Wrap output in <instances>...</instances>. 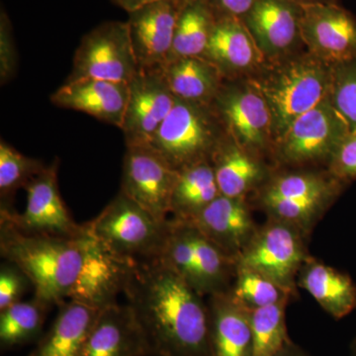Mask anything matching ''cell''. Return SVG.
Segmentation results:
<instances>
[{
	"label": "cell",
	"instance_id": "6da1fadb",
	"mask_svg": "<svg viewBox=\"0 0 356 356\" xmlns=\"http://www.w3.org/2000/svg\"><path fill=\"white\" fill-rule=\"evenodd\" d=\"M124 294L147 356H210L207 302L161 257L136 262Z\"/></svg>",
	"mask_w": 356,
	"mask_h": 356
},
{
	"label": "cell",
	"instance_id": "7a4b0ae2",
	"mask_svg": "<svg viewBox=\"0 0 356 356\" xmlns=\"http://www.w3.org/2000/svg\"><path fill=\"white\" fill-rule=\"evenodd\" d=\"M86 238V228L72 238L25 233L0 211L1 257L19 267L34 288V297L51 307L70 299L83 268Z\"/></svg>",
	"mask_w": 356,
	"mask_h": 356
},
{
	"label": "cell",
	"instance_id": "3957f363",
	"mask_svg": "<svg viewBox=\"0 0 356 356\" xmlns=\"http://www.w3.org/2000/svg\"><path fill=\"white\" fill-rule=\"evenodd\" d=\"M248 79L268 105L275 144L293 122L329 96L332 65L305 50L280 60H266Z\"/></svg>",
	"mask_w": 356,
	"mask_h": 356
},
{
	"label": "cell",
	"instance_id": "277c9868",
	"mask_svg": "<svg viewBox=\"0 0 356 356\" xmlns=\"http://www.w3.org/2000/svg\"><path fill=\"white\" fill-rule=\"evenodd\" d=\"M348 184L324 172H273L257 189L255 203L267 218L286 222L309 238Z\"/></svg>",
	"mask_w": 356,
	"mask_h": 356
},
{
	"label": "cell",
	"instance_id": "5b68a950",
	"mask_svg": "<svg viewBox=\"0 0 356 356\" xmlns=\"http://www.w3.org/2000/svg\"><path fill=\"white\" fill-rule=\"evenodd\" d=\"M86 227L96 241L113 254L140 262L161 257L170 231V219H156L120 191Z\"/></svg>",
	"mask_w": 356,
	"mask_h": 356
},
{
	"label": "cell",
	"instance_id": "8992f818",
	"mask_svg": "<svg viewBox=\"0 0 356 356\" xmlns=\"http://www.w3.org/2000/svg\"><path fill=\"white\" fill-rule=\"evenodd\" d=\"M213 104L177 99L175 106L149 143L173 170L209 161L227 135Z\"/></svg>",
	"mask_w": 356,
	"mask_h": 356
},
{
	"label": "cell",
	"instance_id": "52a82bcc",
	"mask_svg": "<svg viewBox=\"0 0 356 356\" xmlns=\"http://www.w3.org/2000/svg\"><path fill=\"white\" fill-rule=\"evenodd\" d=\"M161 259L202 296L228 291L236 262L191 222L172 218Z\"/></svg>",
	"mask_w": 356,
	"mask_h": 356
},
{
	"label": "cell",
	"instance_id": "ba28073f",
	"mask_svg": "<svg viewBox=\"0 0 356 356\" xmlns=\"http://www.w3.org/2000/svg\"><path fill=\"white\" fill-rule=\"evenodd\" d=\"M350 131V126L327 96L293 122L274 144L273 159L278 165L287 168L327 166Z\"/></svg>",
	"mask_w": 356,
	"mask_h": 356
},
{
	"label": "cell",
	"instance_id": "9c48e42d",
	"mask_svg": "<svg viewBox=\"0 0 356 356\" xmlns=\"http://www.w3.org/2000/svg\"><path fill=\"white\" fill-rule=\"evenodd\" d=\"M307 238L291 225L267 218L236 266L262 274L297 298L299 273L311 257Z\"/></svg>",
	"mask_w": 356,
	"mask_h": 356
},
{
	"label": "cell",
	"instance_id": "30bf717a",
	"mask_svg": "<svg viewBox=\"0 0 356 356\" xmlns=\"http://www.w3.org/2000/svg\"><path fill=\"white\" fill-rule=\"evenodd\" d=\"M213 106L227 132L261 158L273 154V118L261 91L248 79L225 81Z\"/></svg>",
	"mask_w": 356,
	"mask_h": 356
},
{
	"label": "cell",
	"instance_id": "8fae6325",
	"mask_svg": "<svg viewBox=\"0 0 356 356\" xmlns=\"http://www.w3.org/2000/svg\"><path fill=\"white\" fill-rule=\"evenodd\" d=\"M138 70L127 21H108L84 35L65 83L95 79L130 83Z\"/></svg>",
	"mask_w": 356,
	"mask_h": 356
},
{
	"label": "cell",
	"instance_id": "7c38bea8",
	"mask_svg": "<svg viewBox=\"0 0 356 356\" xmlns=\"http://www.w3.org/2000/svg\"><path fill=\"white\" fill-rule=\"evenodd\" d=\"M177 177L149 145L126 146L120 191L161 221L168 220Z\"/></svg>",
	"mask_w": 356,
	"mask_h": 356
},
{
	"label": "cell",
	"instance_id": "4fadbf2b",
	"mask_svg": "<svg viewBox=\"0 0 356 356\" xmlns=\"http://www.w3.org/2000/svg\"><path fill=\"white\" fill-rule=\"evenodd\" d=\"M58 161L26 185L27 203L24 212L1 208L17 228L34 235L77 238L86 231L84 225L76 224L65 207L58 184Z\"/></svg>",
	"mask_w": 356,
	"mask_h": 356
},
{
	"label": "cell",
	"instance_id": "5bb4252c",
	"mask_svg": "<svg viewBox=\"0 0 356 356\" xmlns=\"http://www.w3.org/2000/svg\"><path fill=\"white\" fill-rule=\"evenodd\" d=\"M306 50L330 65L356 60V17L339 3L303 6Z\"/></svg>",
	"mask_w": 356,
	"mask_h": 356
},
{
	"label": "cell",
	"instance_id": "9a60e30c",
	"mask_svg": "<svg viewBox=\"0 0 356 356\" xmlns=\"http://www.w3.org/2000/svg\"><path fill=\"white\" fill-rule=\"evenodd\" d=\"M130 93L121 130L126 146L147 145L175 106L161 69H139L129 83Z\"/></svg>",
	"mask_w": 356,
	"mask_h": 356
},
{
	"label": "cell",
	"instance_id": "2e32d148",
	"mask_svg": "<svg viewBox=\"0 0 356 356\" xmlns=\"http://www.w3.org/2000/svg\"><path fill=\"white\" fill-rule=\"evenodd\" d=\"M135 264L113 254L86 229L83 266L69 300L98 311L118 304Z\"/></svg>",
	"mask_w": 356,
	"mask_h": 356
},
{
	"label": "cell",
	"instance_id": "e0dca14e",
	"mask_svg": "<svg viewBox=\"0 0 356 356\" xmlns=\"http://www.w3.org/2000/svg\"><path fill=\"white\" fill-rule=\"evenodd\" d=\"M303 6L294 0H257L243 18L266 60L305 51L302 38Z\"/></svg>",
	"mask_w": 356,
	"mask_h": 356
},
{
	"label": "cell",
	"instance_id": "ac0fdd59",
	"mask_svg": "<svg viewBox=\"0 0 356 356\" xmlns=\"http://www.w3.org/2000/svg\"><path fill=\"white\" fill-rule=\"evenodd\" d=\"M181 6L159 0L129 13V34L139 69H161L170 60Z\"/></svg>",
	"mask_w": 356,
	"mask_h": 356
},
{
	"label": "cell",
	"instance_id": "d6986e66",
	"mask_svg": "<svg viewBox=\"0 0 356 356\" xmlns=\"http://www.w3.org/2000/svg\"><path fill=\"white\" fill-rule=\"evenodd\" d=\"M184 221L195 225L236 264L259 228L248 199L222 195L218 196L195 217Z\"/></svg>",
	"mask_w": 356,
	"mask_h": 356
},
{
	"label": "cell",
	"instance_id": "ffe728a7",
	"mask_svg": "<svg viewBox=\"0 0 356 356\" xmlns=\"http://www.w3.org/2000/svg\"><path fill=\"white\" fill-rule=\"evenodd\" d=\"M202 58L219 70L225 81L248 79L266 63L247 26L236 17H217Z\"/></svg>",
	"mask_w": 356,
	"mask_h": 356
},
{
	"label": "cell",
	"instance_id": "44dd1931",
	"mask_svg": "<svg viewBox=\"0 0 356 356\" xmlns=\"http://www.w3.org/2000/svg\"><path fill=\"white\" fill-rule=\"evenodd\" d=\"M129 83L86 79L65 83L51 96L60 108L76 110L122 127L129 100Z\"/></svg>",
	"mask_w": 356,
	"mask_h": 356
},
{
	"label": "cell",
	"instance_id": "7402d4cb",
	"mask_svg": "<svg viewBox=\"0 0 356 356\" xmlns=\"http://www.w3.org/2000/svg\"><path fill=\"white\" fill-rule=\"evenodd\" d=\"M210 163L221 195L247 199L273 175L264 158L240 146L229 134L225 136Z\"/></svg>",
	"mask_w": 356,
	"mask_h": 356
},
{
	"label": "cell",
	"instance_id": "603a6c76",
	"mask_svg": "<svg viewBox=\"0 0 356 356\" xmlns=\"http://www.w3.org/2000/svg\"><path fill=\"white\" fill-rule=\"evenodd\" d=\"M210 356H252V311L238 303L228 291L211 295Z\"/></svg>",
	"mask_w": 356,
	"mask_h": 356
},
{
	"label": "cell",
	"instance_id": "cb8c5ba5",
	"mask_svg": "<svg viewBox=\"0 0 356 356\" xmlns=\"http://www.w3.org/2000/svg\"><path fill=\"white\" fill-rule=\"evenodd\" d=\"M81 356H147L144 337L128 304L99 312Z\"/></svg>",
	"mask_w": 356,
	"mask_h": 356
},
{
	"label": "cell",
	"instance_id": "d4e9b609",
	"mask_svg": "<svg viewBox=\"0 0 356 356\" xmlns=\"http://www.w3.org/2000/svg\"><path fill=\"white\" fill-rule=\"evenodd\" d=\"M297 284L334 320H341L356 309V284L353 278L312 255L302 266Z\"/></svg>",
	"mask_w": 356,
	"mask_h": 356
},
{
	"label": "cell",
	"instance_id": "484cf974",
	"mask_svg": "<svg viewBox=\"0 0 356 356\" xmlns=\"http://www.w3.org/2000/svg\"><path fill=\"white\" fill-rule=\"evenodd\" d=\"M99 312L72 300L60 304L50 329L29 356H81Z\"/></svg>",
	"mask_w": 356,
	"mask_h": 356
},
{
	"label": "cell",
	"instance_id": "4316f807",
	"mask_svg": "<svg viewBox=\"0 0 356 356\" xmlns=\"http://www.w3.org/2000/svg\"><path fill=\"white\" fill-rule=\"evenodd\" d=\"M161 72L177 99L213 104L225 79L203 58H177L168 60Z\"/></svg>",
	"mask_w": 356,
	"mask_h": 356
},
{
	"label": "cell",
	"instance_id": "83f0119b",
	"mask_svg": "<svg viewBox=\"0 0 356 356\" xmlns=\"http://www.w3.org/2000/svg\"><path fill=\"white\" fill-rule=\"evenodd\" d=\"M221 195L209 161L178 172L173 189L170 214L178 220H191Z\"/></svg>",
	"mask_w": 356,
	"mask_h": 356
},
{
	"label": "cell",
	"instance_id": "f1b7e54d",
	"mask_svg": "<svg viewBox=\"0 0 356 356\" xmlns=\"http://www.w3.org/2000/svg\"><path fill=\"white\" fill-rule=\"evenodd\" d=\"M216 20V15L207 1L194 2L182 7L175 27L170 60L202 58Z\"/></svg>",
	"mask_w": 356,
	"mask_h": 356
},
{
	"label": "cell",
	"instance_id": "f546056e",
	"mask_svg": "<svg viewBox=\"0 0 356 356\" xmlns=\"http://www.w3.org/2000/svg\"><path fill=\"white\" fill-rule=\"evenodd\" d=\"M51 306L36 297L27 302H18L0 311V348L11 350L43 336L47 313Z\"/></svg>",
	"mask_w": 356,
	"mask_h": 356
},
{
	"label": "cell",
	"instance_id": "4dcf8cb0",
	"mask_svg": "<svg viewBox=\"0 0 356 356\" xmlns=\"http://www.w3.org/2000/svg\"><path fill=\"white\" fill-rule=\"evenodd\" d=\"M291 300L252 312V356H274L291 343L287 332L286 308Z\"/></svg>",
	"mask_w": 356,
	"mask_h": 356
},
{
	"label": "cell",
	"instance_id": "1f68e13d",
	"mask_svg": "<svg viewBox=\"0 0 356 356\" xmlns=\"http://www.w3.org/2000/svg\"><path fill=\"white\" fill-rule=\"evenodd\" d=\"M229 292L238 303L252 312L293 299L291 294L273 280L247 267L238 266H236Z\"/></svg>",
	"mask_w": 356,
	"mask_h": 356
},
{
	"label": "cell",
	"instance_id": "d6a6232c",
	"mask_svg": "<svg viewBox=\"0 0 356 356\" xmlns=\"http://www.w3.org/2000/svg\"><path fill=\"white\" fill-rule=\"evenodd\" d=\"M46 165L36 159L28 158L15 147L0 143V197L1 208L13 209L11 199L18 189L26 185L43 172Z\"/></svg>",
	"mask_w": 356,
	"mask_h": 356
},
{
	"label": "cell",
	"instance_id": "836d02e7",
	"mask_svg": "<svg viewBox=\"0 0 356 356\" xmlns=\"http://www.w3.org/2000/svg\"><path fill=\"white\" fill-rule=\"evenodd\" d=\"M329 96L350 130H356V60L332 65Z\"/></svg>",
	"mask_w": 356,
	"mask_h": 356
},
{
	"label": "cell",
	"instance_id": "e575fe53",
	"mask_svg": "<svg viewBox=\"0 0 356 356\" xmlns=\"http://www.w3.org/2000/svg\"><path fill=\"white\" fill-rule=\"evenodd\" d=\"M327 170L346 184L356 179V130H350L344 137L327 163Z\"/></svg>",
	"mask_w": 356,
	"mask_h": 356
},
{
	"label": "cell",
	"instance_id": "d590c367",
	"mask_svg": "<svg viewBox=\"0 0 356 356\" xmlns=\"http://www.w3.org/2000/svg\"><path fill=\"white\" fill-rule=\"evenodd\" d=\"M31 285L25 273L14 264L6 261L0 267V311L21 301Z\"/></svg>",
	"mask_w": 356,
	"mask_h": 356
},
{
	"label": "cell",
	"instance_id": "8d00e7d4",
	"mask_svg": "<svg viewBox=\"0 0 356 356\" xmlns=\"http://www.w3.org/2000/svg\"><path fill=\"white\" fill-rule=\"evenodd\" d=\"M16 70L15 46L11 32L10 21L2 11L0 22V77L6 83L13 76Z\"/></svg>",
	"mask_w": 356,
	"mask_h": 356
},
{
	"label": "cell",
	"instance_id": "74e56055",
	"mask_svg": "<svg viewBox=\"0 0 356 356\" xmlns=\"http://www.w3.org/2000/svg\"><path fill=\"white\" fill-rule=\"evenodd\" d=\"M216 17H236L243 19L257 0H207Z\"/></svg>",
	"mask_w": 356,
	"mask_h": 356
},
{
	"label": "cell",
	"instance_id": "f35d334b",
	"mask_svg": "<svg viewBox=\"0 0 356 356\" xmlns=\"http://www.w3.org/2000/svg\"><path fill=\"white\" fill-rule=\"evenodd\" d=\"M156 1H159V0H112L114 4L127 11L128 13H133L140 7Z\"/></svg>",
	"mask_w": 356,
	"mask_h": 356
},
{
	"label": "cell",
	"instance_id": "ab89813d",
	"mask_svg": "<svg viewBox=\"0 0 356 356\" xmlns=\"http://www.w3.org/2000/svg\"><path fill=\"white\" fill-rule=\"evenodd\" d=\"M274 356H310L307 355L305 351L301 350L298 346H296L294 343H289L285 346L283 350H281L280 353H276Z\"/></svg>",
	"mask_w": 356,
	"mask_h": 356
},
{
	"label": "cell",
	"instance_id": "60d3db41",
	"mask_svg": "<svg viewBox=\"0 0 356 356\" xmlns=\"http://www.w3.org/2000/svg\"><path fill=\"white\" fill-rule=\"evenodd\" d=\"M302 6L307 4H318V3H337V0H294Z\"/></svg>",
	"mask_w": 356,
	"mask_h": 356
},
{
	"label": "cell",
	"instance_id": "b9f144b4",
	"mask_svg": "<svg viewBox=\"0 0 356 356\" xmlns=\"http://www.w3.org/2000/svg\"><path fill=\"white\" fill-rule=\"evenodd\" d=\"M177 1L182 8V7L187 6V4L194 3V2L198 1H207V0H177Z\"/></svg>",
	"mask_w": 356,
	"mask_h": 356
},
{
	"label": "cell",
	"instance_id": "7bdbcfd3",
	"mask_svg": "<svg viewBox=\"0 0 356 356\" xmlns=\"http://www.w3.org/2000/svg\"><path fill=\"white\" fill-rule=\"evenodd\" d=\"M350 355L356 356V337H355V339H353V343H351Z\"/></svg>",
	"mask_w": 356,
	"mask_h": 356
}]
</instances>
